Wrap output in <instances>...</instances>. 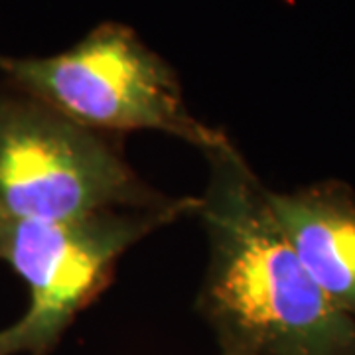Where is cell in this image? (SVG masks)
Wrapping results in <instances>:
<instances>
[{
    "label": "cell",
    "mask_w": 355,
    "mask_h": 355,
    "mask_svg": "<svg viewBox=\"0 0 355 355\" xmlns=\"http://www.w3.org/2000/svg\"><path fill=\"white\" fill-rule=\"evenodd\" d=\"M203 156L209 180L193 216L209 263L198 310L221 352L355 355V320L308 275L241 153L227 140Z\"/></svg>",
    "instance_id": "obj_1"
},
{
    "label": "cell",
    "mask_w": 355,
    "mask_h": 355,
    "mask_svg": "<svg viewBox=\"0 0 355 355\" xmlns=\"http://www.w3.org/2000/svg\"><path fill=\"white\" fill-rule=\"evenodd\" d=\"M114 135L83 127L0 77V223L71 221L170 203Z\"/></svg>",
    "instance_id": "obj_2"
},
{
    "label": "cell",
    "mask_w": 355,
    "mask_h": 355,
    "mask_svg": "<svg viewBox=\"0 0 355 355\" xmlns=\"http://www.w3.org/2000/svg\"><path fill=\"white\" fill-rule=\"evenodd\" d=\"M0 77L99 132L158 130L202 153L229 140L190 113L176 71L119 22L95 26L55 55H0Z\"/></svg>",
    "instance_id": "obj_3"
},
{
    "label": "cell",
    "mask_w": 355,
    "mask_h": 355,
    "mask_svg": "<svg viewBox=\"0 0 355 355\" xmlns=\"http://www.w3.org/2000/svg\"><path fill=\"white\" fill-rule=\"evenodd\" d=\"M198 198L113 209L71 221L0 223V259L24 280V316L0 331V355H48L114 279L116 263L154 231L196 214Z\"/></svg>",
    "instance_id": "obj_4"
},
{
    "label": "cell",
    "mask_w": 355,
    "mask_h": 355,
    "mask_svg": "<svg viewBox=\"0 0 355 355\" xmlns=\"http://www.w3.org/2000/svg\"><path fill=\"white\" fill-rule=\"evenodd\" d=\"M266 200L320 291L355 320V191L328 180Z\"/></svg>",
    "instance_id": "obj_5"
},
{
    "label": "cell",
    "mask_w": 355,
    "mask_h": 355,
    "mask_svg": "<svg viewBox=\"0 0 355 355\" xmlns=\"http://www.w3.org/2000/svg\"><path fill=\"white\" fill-rule=\"evenodd\" d=\"M221 355H249V354H243V352H221Z\"/></svg>",
    "instance_id": "obj_6"
}]
</instances>
